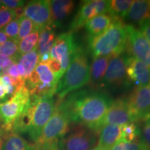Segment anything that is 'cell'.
<instances>
[{"label":"cell","instance_id":"cell-1","mask_svg":"<svg viewBox=\"0 0 150 150\" xmlns=\"http://www.w3.org/2000/svg\"><path fill=\"white\" fill-rule=\"evenodd\" d=\"M113 100L107 94L96 91L72 92L59 104L67 112L71 123L79 124L99 132L102 122Z\"/></svg>","mask_w":150,"mask_h":150},{"label":"cell","instance_id":"cell-2","mask_svg":"<svg viewBox=\"0 0 150 150\" xmlns=\"http://www.w3.org/2000/svg\"><path fill=\"white\" fill-rule=\"evenodd\" d=\"M127 24L122 19L113 18L110 27L102 34L88 40L93 58L114 57L126 51L128 40Z\"/></svg>","mask_w":150,"mask_h":150},{"label":"cell","instance_id":"cell-3","mask_svg":"<svg viewBox=\"0 0 150 150\" xmlns=\"http://www.w3.org/2000/svg\"><path fill=\"white\" fill-rule=\"evenodd\" d=\"M90 81V65L83 48L79 46L68 67L60 79L56 94L59 100Z\"/></svg>","mask_w":150,"mask_h":150},{"label":"cell","instance_id":"cell-4","mask_svg":"<svg viewBox=\"0 0 150 150\" xmlns=\"http://www.w3.org/2000/svg\"><path fill=\"white\" fill-rule=\"evenodd\" d=\"M30 104V94L24 86L15 92L8 100L0 103L1 129L6 134L12 132L17 120L27 109Z\"/></svg>","mask_w":150,"mask_h":150},{"label":"cell","instance_id":"cell-5","mask_svg":"<svg viewBox=\"0 0 150 150\" xmlns=\"http://www.w3.org/2000/svg\"><path fill=\"white\" fill-rule=\"evenodd\" d=\"M55 105L53 97L38 99L30 97V104L27 110L30 120L27 133L34 143L40 136L43 128L53 115Z\"/></svg>","mask_w":150,"mask_h":150},{"label":"cell","instance_id":"cell-6","mask_svg":"<svg viewBox=\"0 0 150 150\" xmlns=\"http://www.w3.org/2000/svg\"><path fill=\"white\" fill-rule=\"evenodd\" d=\"M71 121L67 112L59 104L55 105L53 115L42 129L40 136L35 144L59 142L70 129Z\"/></svg>","mask_w":150,"mask_h":150},{"label":"cell","instance_id":"cell-7","mask_svg":"<svg viewBox=\"0 0 150 150\" xmlns=\"http://www.w3.org/2000/svg\"><path fill=\"white\" fill-rule=\"evenodd\" d=\"M99 133L76 124L59 142L60 150H91L95 147Z\"/></svg>","mask_w":150,"mask_h":150},{"label":"cell","instance_id":"cell-8","mask_svg":"<svg viewBox=\"0 0 150 150\" xmlns=\"http://www.w3.org/2000/svg\"><path fill=\"white\" fill-rule=\"evenodd\" d=\"M79 46L72 31L63 33L56 38L50 56L52 59L60 62L63 74L70 65Z\"/></svg>","mask_w":150,"mask_h":150},{"label":"cell","instance_id":"cell-9","mask_svg":"<svg viewBox=\"0 0 150 150\" xmlns=\"http://www.w3.org/2000/svg\"><path fill=\"white\" fill-rule=\"evenodd\" d=\"M130 85L126 72L125 54L110 58L101 86L117 89Z\"/></svg>","mask_w":150,"mask_h":150},{"label":"cell","instance_id":"cell-10","mask_svg":"<svg viewBox=\"0 0 150 150\" xmlns=\"http://www.w3.org/2000/svg\"><path fill=\"white\" fill-rule=\"evenodd\" d=\"M110 1L86 0L82 1L80 7L70 24V31H76L83 27L86 22L100 14L109 13Z\"/></svg>","mask_w":150,"mask_h":150},{"label":"cell","instance_id":"cell-11","mask_svg":"<svg viewBox=\"0 0 150 150\" xmlns=\"http://www.w3.org/2000/svg\"><path fill=\"white\" fill-rule=\"evenodd\" d=\"M127 54L143 62L150 67V44L141 32L131 24H127Z\"/></svg>","mask_w":150,"mask_h":150},{"label":"cell","instance_id":"cell-12","mask_svg":"<svg viewBox=\"0 0 150 150\" xmlns=\"http://www.w3.org/2000/svg\"><path fill=\"white\" fill-rule=\"evenodd\" d=\"M136 122L150 120V86L137 87L127 99Z\"/></svg>","mask_w":150,"mask_h":150},{"label":"cell","instance_id":"cell-13","mask_svg":"<svg viewBox=\"0 0 150 150\" xmlns=\"http://www.w3.org/2000/svg\"><path fill=\"white\" fill-rule=\"evenodd\" d=\"M136 122L135 117L129 107L128 100L120 97L112 102L102 122V125H115L123 126Z\"/></svg>","mask_w":150,"mask_h":150},{"label":"cell","instance_id":"cell-14","mask_svg":"<svg viewBox=\"0 0 150 150\" xmlns=\"http://www.w3.org/2000/svg\"><path fill=\"white\" fill-rule=\"evenodd\" d=\"M23 16L31 20L40 29L52 26L50 4L47 0L29 1L23 8Z\"/></svg>","mask_w":150,"mask_h":150},{"label":"cell","instance_id":"cell-15","mask_svg":"<svg viewBox=\"0 0 150 150\" xmlns=\"http://www.w3.org/2000/svg\"><path fill=\"white\" fill-rule=\"evenodd\" d=\"M126 72L130 84L133 83L137 87L150 84V67L143 62L125 54Z\"/></svg>","mask_w":150,"mask_h":150},{"label":"cell","instance_id":"cell-16","mask_svg":"<svg viewBox=\"0 0 150 150\" xmlns=\"http://www.w3.org/2000/svg\"><path fill=\"white\" fill-rule=\"evenodd\" d=\"M52 27H59L72 12L74 2L71 0L50 1Z\"/></svg>","mask_w":150,"mask_h":150},{"label":"cell","instance_id":"cell-17","mask_svg":"<svg viewBox=\"0 0 150 150\" xmlns=\"http://www.w3.org/2000/svg\"><path fill=\"white\" fill-rule=\"evenodd\" d=\"M113 18L108 13L100 14L86 22L84 27L88 34V40L102 34L110 27Z\"/></svg>","mask_w":150,"mask_h":150},{"label":"cell","instance_id":"cell-18","mask_svg":"<svg viewBox=\"0 0 150 150\" xmlns=\"http://www.w3.org/2000/svg\"><path fill=\"white\" fill-rule=\"evenodd\" d=\"M121 127L115 125L103 126L99 132L97 146L106 150H109L119 142L121 137Z\"/></svg>","mask_w":150,"mask_h":150},{"label":"cell","instance_id":"cell-19","mask_svg":"<svg viewBox=\"0 0 150 150\" xmlns=\"http://www.w3.org/2000/svg\"><path fill=\"white\" fill-rule=\"evenodd\" d=\"M133 24H140L150 18L149 0H136L133 1L126 18Z\"/></svg>","mask_w":150,"mask_h":150},{"label":"cell","instance_id":"cell-20","mask_svg":"<svg viewBox=\"0 0 150 150\" xmlns=\"http://www.w3.org/2000/svg\"><path fill=\"white\" fill-rule=\"evenodd\" d=\"M39 62V55L36 48L29 53L22 54L18 61L19 74L24 79H27L33 72Z\"/></svg>","mask_w":150,"mask_h":150},{"label":"cell","instance_id":"cell-21","mask_svg":"<svg viewBox=\"0 0 150 150\" xmlns=\"http://www.w3.org/2000/svg\"><path fill=\"white\" fill-rule=\"evenodd\" d=\"M109 57L94 58L90 65V81L93 85H100L107 69Z\"/></svg>","mask_w":150,"mask_h":150},{"label":"cell","instance_id":"cell-22","mask_svg":"<svg viewBox=\"0 0 150 150\" xmlns=\"http://www.w3.org/2000/svg\"><path fill=\"white\" fill-rule=\"evenodd\" d=\"M55 39V33L52 26H47L40 29L36 47L39 57L44 54H50Z\"/></svg>","mask_w":150,"mask_h":150},{"label":"cell","instance_id":"cell-23","mask_svg":"<svg viewBox=\"0 0 150 150\" xmlns=\"http://www.w3.org/2000/svg\"><path fill=\"white\" fill-rule=\"evenodd\" d=\"M1 150H33V146L20 135L11 132L6 136Z\"/></svg>","mask_w":150,"mask_h":150},{"label":"cell","instance_id":"cell-24","mask_svg":"<svg viewBox=\"0 0 150 150\" xmlns=\"http://www.w3.org/2000/svg\"><path fill=\"white\" fill-rule=\"evenodd\" d=\"M133 1L131 0H111L109 3V13L112 18L125 19Z\"/></svg>","mask_w":150,"mask_h":150},{"label":"cell","instance_id":"cell-25","mask_svg":"<svg viewBox=\"0 0 150 150\" xmlns=\"http://www.w3.org/2000/svg\"><path fill=\"white\" fill-rule=\"evenodd\" d=\"M40 30V29L39 28H36L31 34L19 41L18 49L20 55L29 53L36 48L38 42Z\"/></svg>","mask_w":150,"mask_h":150},{"label":"cell","instance_id":"cell-26","mask_svg":"<svg viewBox=\"0 0 150 150\" xmlns=\"http://www.w3.org/2000/svg\"><path fill=\"white\" fill-rule=\"evenodd\" d=\"M35 71L36 72L38 76L39 83L40 82V83L51 84V85H58L59 80L50 70L46 63L39 62V63L35 68Z\"/></svg>","mask_w":150,"mask_h":150},{"label":"cell","instance_id":"cell-27","mask_svg":"<svg viewBox=\"0 0 150 150\" xmlns=\"http://www.w3.org/2000/svg\"><path fill=\"white\" fill-rule=\"evenodd\" d=\"M140 130L134 123H129L121 127V137L120 142H131L140 139Z\"/></svg>","mask_w":150,"mask_h":150},{"label":"cell","instance_id":"cell-28","mask_svg":"<svg viewBox=\"0 0 150 150\" xmlns=\"http://www.w3.org/2000/svg\"><path fill=\"white\" fill-rule=\"evenodd\" d=\"M0 54L12 58L18 61L21 56L19 53L18 41L8 40L0 45Z\"/></svg>","mask_w":150,"mask_h":150},{"label":"cell","instance_id":"cell-29","mask_svg":"<svg viewBox=\"0 0 150 150\" xmlns=\"http://www.w3.org/2000/svg\"><path fill=\"white\" fill-rule=\"evenodd\" d=\"M36 28L38 27H37L31 20L26 18L25 16H22L20 18V27H19L18 35V41L22 40L24 38L31 34Z\"/></svg>","mask_w":150,"mask_h":150},{"label":"cell","instance_id":"cell-30","mask_svg":"<svg viewBox=\"0 0 150 150\" xmlns=\"http://www.w3.org/2000/svg\"><path fill=\"white\" fill-rule=\"evenodd\" d=\"M109 150H149L140 139L134 142H120Z\"/></svg>","mask_w":150,"mask_h":150},{"label":"cell","instance_id":"cell-31","mask_svg":"<svg viewBox=\"0 0 150 150\" xmlns=\"http://www.w3.org/2000/svg\"><path fill=\"white\" fill-rule=\"evenodd\" d=\"M20 27V18H16L7 24L3 30L4 33L10 40L19 41L18 40V35Z\"/></svg>","mask_w":150,"mask_h":150},{"label":"cell","instance_id":"cell-32","mask_svg":"<svg viewBox=\"0 0 150 150\" xmlns=\"http://www.w3.org/2000/svg\"><path fill=\"white\" fill-rule=\"evenodd\" d=\"M16 18L17 16L15 10H11L4 6L0 8V30Z\"/></svg>","mask_w":150,"mask_h":150},{"label":"cell","instance_id":"cell-33","mask_svg":"<svg viewBox=\"0 0 150 150\" xmlns=\"http://www.w3.org/2000/svg\"><path fill=\"white\" fill-rule=\"evenodd\" d=\"M46 64L48 65L49 68L50 69V70L53 72V74L55 75L56 77L58 79L60 80V79L62 77V76L63 75V72L62 71V67L59 61H57L56 59H50L49 61L47 62Z\"/></svg>","mask_w":150,"mask_h":150},{"label":"cell","instance_id":"cell-34","mask_svg":"<svg viewBox=\"0 0 150 150\" xmlns=\"http://www.w3.org/2000/svg\"><path fill=\"white\" fill-rule=\"evenodd\" d=\"M140 139L150 150V120L146 121L142 131H140Z\"/></svg>","mask_w":150,"mask_h":150},{"label":"cell","instance_id":"cell-35","mask_svg":"<svg viewBox=\"0 0 150 150\" xmlns=\"http://www.w3.org/2000/svg\"><path fill=\"white\" fill-rule=\"evenodd\" d=\"M0 79H1V83H2L6 93L7 97L12 96L16 91V89L13 85L11 78L7 74H3L0 78Z\"/></svg>","mask_w":150,"mask_h":150},{"label":"cell","instance_id":"cell-36","mask_svg":"<svg viewBox=\"0 0 150 150\" xmlns=\"http://www.w3.org/2000/svg\"><path fill=\"white\" fill-rule=\"evenodd\" d=\"M15 63H17L16 60L13 59L12 58L8 57V56L1 55L0 54V67H1L3 71V74L6 72V70Z\"/></svg>","mask_w":150,"mask_h":150},{"label":"cell","instance_id":"cell-37","mask_svg":"<svg viewBox=\"0 0 150 150\" xmlns=\"http://www.w3.org/2000/svg\"><path fill=\"white\" fill-rule=\"evenodd\" d=\"M3 6L11 10H16L22 8L25 5V1L20 0H3Z\"/></svg>","mask_w":150,"mask_h":150},{"label":"cell","instance_id":"cell-38","mask_svg":"<svg viewBox=\"0 0 150 150\" xmlns=\"http://www.w3.org/2000/svg\"><path fill=\"white\" fill-rule=\"evenodd\" d=\"M139 26V31L150 44V18L142 22Z\"/></svg>","mask_w":150,"mask_h":150},{"label":"cell","instance_id":"cell-39","mask_svg":"<svg viewBox=\"0 0 150 150\" xmlns=\"http://www.w3.org/2000/svg\"><path fill=\"white\" fill-rule=\"evenodd\" d=\"M33 150H60L59 142H52V143L37 145L35 144L33 146Z\"/></svg>","mask_w":150,"mask_h":150},{"label":"cell","instance_id":"cell-40","mask_svg":"<svg viewBox=\"0 0 150 150\" xmlns=\"http://www.w3.org/2000/svg\"><path fill=\"white\" fill-rule=\"evenodd\" d=\"M4 74H7L10 77L12 78H18L19 76H20L18 72V65H17V63H15V64L11 65Z\"/></svg>","mask_w":150,"mask_h":150},{"label":"cell","instance_id":"cell-41","mask_svg":"<svg viewBox=\"0 0 150 150\" xmlns=\"http://www.w3.org/2000/svg\"><path fill=\"white\" fill-rule=\"evenodd\" d=\"M1 76H0V78H1ZM7 97H7L6 93V91L4 88L3 84L1 83V79H0V102H1V101L5 100Z\"/></svg>","mask_w":150,"mask_h":150},{"label":"cell","instance_id":"cell-42","mask_svg":"<svg viewBox=\"0 0 150 150\" xmlns=\"http://www.w3.org/2000/svg\"><path fill=\"white\" fill-rule=\"evenodd\" d=\"M8 40H10V39L8 38L6 34L4 33V31L2 29L0 30V45L6 42V41H8Z\"/></svg>","mask_w":150,"mask_h":150},{"label":"cell","instance_id":"cell-43","mask_svg":"<svg viewBox=\"0 0 150 150\" xmlns=\"http://www.w3.org/2000/svg\"><path fill=\"white\" fill-rule=\"evenodd\" d=\"M8 134H6L4 131H3L1 129H0V150L2 149V147L4 142L5 137Z\"/></svg>","mask_w":150,"mask_h":150},{"label":"cell","instance_id":"cell-44","mask_svg":"<svg viewBox=\"0 0 150 150\" xmlns=\"http://www.w3.org/2000/svg\"><path fill=\"white\" fill-rule=\"evenodd\" d=\"M91 150H106V149H104L102 147H98V146H97V147H95L93 149H92Z\"/></svg>","mask_w":150,"mask_h":150},{"label":"cell","instance_id":"cell-45","mask_svg":"<svg viewBox=\"0 0 150 150\" xmlns=\"http://www.w3.org/2000/svg\"><path fill=\"white\" fill-rule=\"evenodd\" d=\"M3 6H3V4H2V1H1V0H0V8H2Z\"/></svg>","mask_w":150,"mask_h":150},{"label":"cell","instance_id":"cell-46","mask_svg":"<svg viewBox=\"0 0 150 150\" xmlns=\"http://www.w3.org/2000/svg\"><path fill=\"white\" fill-rule=\"evenodd\" d=\"M1 115H0V129H1Z\"/></svg>","mask_w":150,"mask_h":150},{"label":"cell","instance_id":"cell-47","mask_svg":"<svg viewBox=\"0 0 150 150\" xmlns=\"http://www.w3.org/2000/svg\"><path fill=\"white\" fill-rule=\"evenodd\" d=\"M149 86H150V84H149Z\"/></svg>","mask_w":150,"mask_h":150}]
</instances>
